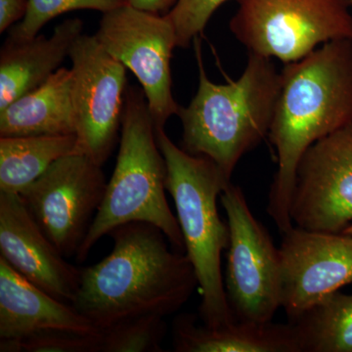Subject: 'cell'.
<instances>
[{
    "instance_id": "cell-16",
    "label": "cell",
    "mask_w": 352,
    "mask_h": 352,
    "mask_svg": "<svg viewBox=\"0 0 352 352\" xmlns=\"http://www.w3.org/2000/svg\"><path fill=\"white\" fill-rule=\"evenodd\" d=\"M176 352H302L295 325L234 321L220 327L198 325L195 315L182 314L173 326Z\"/></svg>"
},
{
    "instance_id": "cell-22",
    "label": "cell",
    "mask_w": 352,
    "mask_h": 352,
    "mask_svg": "<svg viewBox=\"0 0 352 352\" xmlns=\"http://www.w3.org/2000/svg\"><path fill=\"white\" fill-rule=\"evenodd\" d=\"M228 0H178L166 14L173 21L178 47L187 48L207 27L215 11Z\"/></svg>"
},
{
    "instance_id": "cell-20",
    "label": "cell",
    "mask_w": 352,
    "mask_h": 352,
    "mask_svg": "<svg viewBox=\"0 0 352 352\" xmlns=\"http://www.w3.org/2000/svg\"><path fill=\"white\" fill-rule=\"evenodd\" d=\"M168 332L164 317L146 315L102 329L100 352H161Z\"/></svg>"
},
{
    "instance_id": "cell-5",
    "label": "cell",
    "mask_w": 352,
    "mask_h": 352,
    "mask_svg": "<svg viewBox=\"0 0 352 352\" xmlns=\"http://www.w3.org/2000/svg\"><path fill=\"white\" fill-rule=\"evenodd\" d=\"M166 164L142 88H127L117 163L105 196L80 251L82 263L94 245L113 229L146 222L163 231L171 245L185 252L177 217L166 196Z\"/></svg>"
},
{
    "instance_id": "cell-11",
    "label": "cell",
    "mask_w": 352,
    "mask_h": 352,
    "mask_svg": "<svg viewBox=\"0 0 352 352\" xmlns=\"http://www.w3.org/2000/svg\"><path fill=\"white\" fill-rule=\"evenodd\" d=\"M289 215L294 226L317 232L342 233L352 224V124L300 157Z\"/></svg>"
},
{
    "instance_id": "cell-15",
    "label": "cell",
    "mask_w": 352,
    "mask_h": 352,
    "mask_svg": "<svg viewBox=\"0 0 352 352\" xmlns=\"http://www.w3.org/2000/svg\"><path fill=\"white\" fill-rule=\"evenodd\" d=\"M83 28L82 21L74 18L56 25L50 38L38 34L25 41L6 39L0 50V110L61 68Z\"/></svg>"
},
{
    "instance_id": "cell-25",
    "label": "cell",
    "mask_w": 352,
    "mask_h": 352,
    "mask_svg": "<svg viewBox=\"0 0 352 352\" xmlns=\"http://www.w3.org/2000/svg\"><path fill=\"white\" fill-rule=\"evenodd\" d=\"M178 0H126L129 6L147 12L166 15Z\"/></svg>"
},
{
    "instance_id": "cell-18",
    "label": "cell",
    "mask_w": 352,
    "mask_h": 352,
    "mask_svg": "<svg viewBox=\"0 0 352 352\" xmlns=\"http://www.w3.org/2000/svg\"><path fill=\"white\" fill-rule=\"evenodd\" d=\"M76 134L0 138V192L19 194L76 150Z\"/></svg>"
},
{
    "instance_id": "cell-7",
    "label": "cell",
    "mask_w": 352,
    "mask_h": 352,
    "mask_svg": "<svg viewBox=\"0 0 352 352\" xmlns=\"http://www.w3.org/2000/svg\"><path fill=\"white\" fill-rule=\"evenodd\" d=\"M230 230L224 285L235 321L268 323L282 305L279 248L232 182L219 197Z\"/></svg>"
},
{
    "instance_id": "cell-23",
    "label": "cell",
    "mask_w": 352,
    "mask_h": 352,
    "mask_svg": "<svg viewBox=\"0 0 352 352\" xmlns=\"http://www.w3.org/2000/svg\"><path fill=\"white\" fill-rule=\"evenodd\" d=\"M101 331L95 335L50 333L22 340L17 352H100Z\"/></svg>"
},
{
    "instance_id": "cell-8",
    "label": "cell",
    "mask_w": 352,
    "mask_h": 352,
    "mask_svg": "<svg viewBox=\"0 0 352 352\" xmlns=\"http://www.w3.org/2000/svg\"><path fill=\"white\" fill-rule=\"evenodd\" d=\"M97 41L138 78L155 127L164 129L180 107L173 94L170 60L178 47L173 21L124 4L104 13Z\"/></svg>"
},
{
    "instance_id": "cell-4",
    "label": "cell",
    "mask_w": 352,
    "mask_h": 352,
    "mask_svg": "<svg viewBox=\"0 0 352 352\" xmlns=\"http://www.w3.org/2000/svg\"><path fill=\"white\" fill-rule=\"evenodd\" d=\"M156 135L166 164V191L198 280L201 320L208 327L228 325L235 319L227 300L221 256L228 249L230 230L219 217L217 200L231 179L212 160L175 145L164 129H156Z\"/></svg>"
},
{
    "instance_id": "cell-9",
    "label": "cell",
    "mask_w": 352,
    "mask_h": 352,
    "mask_svg": "<svg viewBox=\"0 0 352 352\" xmlns=\"http://www.w3.org/2000/svg\"><path fill=\"white\" fill-rule=\"evenodd\" d=\"M102 166L85 155L61 157L19 195L65 258L76 256L107 187Z\"/></svg>"
},
{
    "instance_id": "cell-26",
    "label": "cell",
    "mask_w": 352,
    "mask_h": 352,
    "mask_svg": "<svg viewBox=\"0 0 352 352\" xmlns=\"http://www.w3.org/2000/svg\"><path fill=\"white\" fill-rule=\"evenodd\" d=\"M342 233L344 234V235L349 236V237H352V224H351L349 226H347Z\"/></svg>"
},
{
    "instance_id": "cell-6",
    "label": "cell",
    "mask_w": 352,
    "mask_h": 352,
    "mask_svg": "<svg viewBox=\"0 0 352 352\" xmlns=\"http://www.w3.org/2000/svg\"><path fill=\"white\" fill-rule=\"evenodd\" d=\"M231 32L249 52L298 61L320 44L352 39L351 0H238Z\"/></svg>"
},
{
    "instance_id": "cell-27",
    "label": "cell",
    "mask_w": 352,
    "mask_h": 352,
    "mask_svg": "<svg viewBox=\"0 0 352 352\" xmlns=\"http://www.w3.org/2000/svg\"><path fill=\"white\" fill-rule=\"evenodd\" d=\"M351 2H352V0H351Z\"/></svg>"
},
{
    "instance_id": "cell-3",
    "label": "cell",
    "mask_w": 352,
    "mask_h": 352,
    "mask_svg": "<svg viewBox=\"0 0 352 352\" xmlns=\"http://www.w3.org/2000/svg\"><path fill=\"white\" fill-rule=\"evenodd\" d=\"M193 43L199 85L189 105L178 112L182 124L180 147L212 160L231 179L240 160L270 133L281 73L271 58L249 52L242 76L217 85L206 73L198 36Z\"/></svg>"
},
{
    "instance_id": "cell-12",
    "label": "cell",
    "mask_w": 352,
    "mask_h": 352,
    "mask_svg": "<svg viewBox=\"0 0 352 352\" xmlns=\"http://www.w3.org/2000/svg\"><path fill=\"white\" fill-rule=\"evenodd\" d=\"M282 305L289 322L352 283V237L294 226L283 234Z\"/></svg>"
},
{
    "instance_id": "cell-14",
    "label": "cell",
    "mask_w": 352,
    "mask_h": 352,
    "mask_svg": "<svg viewBox=\"0 0 352 352\" xmlns=\"http://www.w3.org/2000/svg\"><path fill=\"white\" fill-rule=\"evenodd\" d=\"M100 331L73 305L28 281L0 258V351L17 352L22 340L44 333Z\"/></svg>"
},
{
    "instance_id": "cell-19",
    "label": "cell",
    "mask_w": 352,
    "mask_h": 352,
    "mask_svg": "<svg viewBox=\"0 0 352 352\" xmlns=\"http://www.w3.org/2000/svg\"><path fill=\"white\" fill-rule=\"evenodd\" d=\"M291 323L302 352H352V295L335 292Z\"/></svg>"
},
{
    "instance_id": "cell-24",
    "label": "cell",
    "mask_w": 352,
    "mask_h": 352,
    "mask_svg": "<svg viewBox=\"0 0 352 352\" xmlns=\"http://www.w3.org/2000/svg\"><path fill=\"white\" fill-rule=\"evenodd\" d=\"M27 8L28 0H0V32L20 22Z\"/></svg>"
},
{
    "instance_id": "cell-1",
    "label": "cell",
    "mask_w": 352,
    "mask_h": 352,
    "mask_svg": "<svg viewBox=\"0 0 352 352\" xmlns=\"http://www.w3.org/2000/svg\"><path fill=\"white\" fill-rule=\"evenodd\" d=\"M109 235L112 251L82 268L72 303L97 328L146 315L164 318L188 302L198 287L195 270L186 252L170 247L163 231L131 222Z\"/></svg>"
},
{
    "instance_id": "cell-21",
    "label": "cell",
    "mask_w": 352,
    "mask_h": 352,
    "mask_svg": "<svg viewBox=\"0 0 352 352\" xmlns=\"http://www.w3.org/2000/svg\"><path fill=\"white\" fill-rule=\"evenodd\" d=\"M126 3V0H28L24 18L9 29L7 39L25 41L34 38L50 21L64 13L95 10L104 14Z\"/></svg>"
},
{
    "instance_id": "cell-17",
    "label": "cell",
    "mask_w": 352,
    "mask_h": 352,
    "mask_svg": "<svg viewBox=\"0 0 352 352\" xmlns=\"http://www.w3.org/2000/svg\"><path fill=\"white\" fill-rule=\"evenodd\" d=\"M73 73L58 69L41 87L0 110V138L76 134Z\"/></svg>"
},
{
    "instance_id": "cell-13",
    "label": "cell",
    "mask_w": 352,
    "mask_h": 352,
    "mask_svg": "<svg viewBox=\"0 0 352 352\" xmlns=\"http://www.w3.org/2000/svg\"><path fill=\"white\" fill-rule=\"evenodd\" d=\"M0 258L57 300H75L82 270L67 263L17 193L0 192Z\"/></svg>"
},
{
    "instance_id": "cell-10",
    "label": "cell",
    "mask_w": 352,
    "mask_h": 352,
    "mask_svg": "<svg viewBox=\"0 0 352 352\" xmlns=\"http://www.w3.org/2000/svg\"><path fill=\"white\" fill-rule=\"evenodd\" d=\"M69 59L76 153L103 166L119 140L129 88L126 67L87 34L76 39Z\"/></svg>"
},
{
    "instance_id": "cell-2",
    "label": "cell",
    "mask_w": 352,
    "mask_h": 352,
    "mask_svg": "<svg viewBox=\"0 0 352 352\" xmlns=\"http://www.w3.org/2000/svg\"><path fill=\"white\" fill-rule=\"evenodd\" d=\"M268 138L277 171L267 212L282 234L294 226L289 210L300 157L316 141L352 124V39L322 44L285 65Z\"/></svg>"
}]
</instances>
